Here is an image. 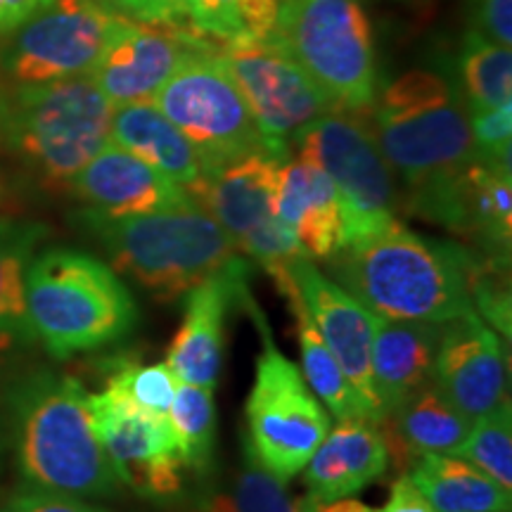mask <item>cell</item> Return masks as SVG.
<instances>
[{
	"mask_svg": "<svg viewBox=\"0 0 512 512\" xmlns=\"http://www.w3.org/2000/svg\"><path fill=\"white\" fill-rule=\"evenodd\" d=\"M216 55L245 98L266 145L275 152L290 155L306 126L337 112L275 36L256 43H228Z\"/></svg>",
	"mask_w": 512,
	"mask_h": 512,
	"instance_id": "4fadbf2b",
	"label": "cell"
},
{
	"mask_svg": "<svg viewBox=\"0 0 512 512\" xmlns=\"http://www.w3.org/2000/svg\"><path fill=\"white\" fill-rule=\"evenodd\" d=\"M48 0H0V41L22 27Z\"/></svg>",
	"mask_w": 512,
	"mask_h": 512,
	"instance_id": "ab89813d",
	"label": "cell"
},
{
	"mask_svg": "<svg viewBox=\"0 0 512 512\" xmlns=\"http://www.w3.org/2000/svg\"><path fill=\"white\" fill-rule=\"evenodd\" d=\"M10 202H12V185H10L8 174H5V169L0 166V211L8 209Z\"/></svg>",
	"mask_w": 512,
	"mask_h": 512,
	"instance_id": "b9f144b4",
	"label": "cell"
},
{
	"mask_svg": "<svg viewBox=\"0 0 512 512\" xmlns=\"http://www.w3.org/2000/svg\"><path fill=\"white\" fill-rule=\"evenodd\" d=\"M460 235L489 259L510 261L512 245V174L484 162L470 164L463 183Z\"/></svg>",
	"mask_w": 512,
	"mask_h": 512,
	"instance_id": "4316f807",
	"label": "cell"
},
{
	"mask_svg": "<svg viewBox=\"0 0 512 512\" xmlns=\"http://www.w3.org/2000/svg\"><path fill=\"white\" fill-rule=\"evenodd\" d=\"M441 325L377 316L370 363L384 415L399 411L403 403L432 384Z\"/></svg>",
	"mask_w": 512,
	"mask_h": 512,
	"instance_id": "44dd1931",
	"label": "cell"
},
{
	"mask_svg": "<svg viewBox=\"0 0 512 512\" xmlns=\"http://www.w3.org/2000/svg\"><path fill=\"white\" fill-rule=\"evenodd\" d=\"M387 470V446L373 422H337L304 467V496L297 512H318L325 503L361 494Z\"/></svg>",
	"mask_w": 512,
	"mask_h": 512,
	"instance_id": "ffe728a7",
	"label": "cell"
},
{
	"mask_svg": "<svg viewBox=\"0 0 512 512\" xmlns=\"http://www.w3.org/2000/svg\"><path fill=\"white\" fill-rule=\"evenodd\" d=\"M275 38L337 112L366 117L382 79L361 0H283Z\"/></svg>",
	"mask_w": 512,
	"mask_h": 512,
	"instance_id": "52a82bcc",
	"label": "cell"
},
{
	"mask_svg": "<svg viewBox=\"0 0 512 512\" xmlns=\"http://www.w3.org/2000/svg\"><path fill=\"white\" fill-rule=\"evenodd\" d=\"M456 79L467 112L512 102V53L477 31H465L458 48Z\"/></svg>",
	"mask_w": 512,
	"mask_h": 512,
	"instance_id": "1f68e13d",
	"label": "cell"
},
{
	"mask_svg": "<svg viewBox=\"0 0 512 512\" xmlns=\"http://www.w3.org/2000/svg\"><path fill=\"white\" fill-rule=\"evenodd\" d=\"M486 259L477 249L425 238L394 221L373 238L337 249L323 264L375 316L448 323L475 313L470 287Z\"/></svg>",
	"mask_w": 512,
	"mask_h": 512,
	"instance_id": "3957f363",
	"label": "cell"
},
{
	"mask_svg": "<svg viewBox=\"0 0 512 512\" xmlns=\"http://www.w3.org/2000/svg\"><path fill=\"white\" fill-rule=\"evenodd\" d=\"M275 216L292 230L313 261H328L342 247V216L335 185L311 159L290 157L280 169Z\"/></svg>",
	"mask_w": 512,
	"mask_h": 512,
	"instance_id": "7402d4cb",
	"label": "cell"
},
{
	"mask_svg": "<svg viewBox=\"0 0 512 512\" xmlns=\"http://www.w3.org/2000/svg\"><path fill=\"white\" fill-rule=\"evenodd\" d=\"M105 387L126 394L133 403L155 415H169L178 377L166 363H143L133 356H117L105 363Z\"/></svg>",
	"mask_w": 512,
	"mask_h": 512,
	"instance_id": "836d02e7",
	"label": "cell"
},
{
	"mask_svg": "<svg viewBox=\"0 0 512 512\" xmlns=\"http://www.w3.org/2000/svg\"><path fill=\"white\" fill-rule=\"evenodd\" d=\"M285 486L242 448L240 467L230 479L214 475L195 484L181 508L185 512H297V503Z\"/></svg>",
	"mask_w": 512,
	"mask_h": 512,
	"instance_id": "f1b7e54d",
	"label": "cell"
},
{
	"mask_svg": "<svg viewBox=\"0 0 512 512\" xmlns=\"http://www.w3.org/2000/svg\"><path fill=\"white\" fill-rule=\"evenodd\" d=\"M249 264L235 256L226 268L190 287L183 294V318L178 325L166 366L181 382L211 389L219 384L226 351V316L249 297Z\"/></svg>",
	"mask_w": 512,
	"mask_h": 512,
	"instance_id": "2e32d148",
	"label": "cell"
},
{
	"mask_svg": "<svg viewBox=\"0 0 512 512\" xmlns=\"http://www.w3.org/2000/svg\"><path fill=\"white\" fill-rule=\"evenodd\" d=\"M114 19L100 0H48L0 41V81L34 86L91 74Z\"/></svg>",
	"mask_w": 512,
	"mask_h": 512,
	"instance_id": "7c38bea8",
	"label": "cell"
},
{
	"mask_svg": "<svg viewBox=\"0 0 512 512\" xmlns=\"http://www.w3.org/2000/svg\"><path fill=\"white\" fill-rule=\"evenodd\" d=\"M3 413L24 486L86 501L121 494L124 486L95 437L88 392L76 377L46 368L10 377Z\"/></svg>",
	"mask_w": 512,
	"mask_h": 512,
	"instance_id": "7a4b0ae2",
	"label": "cell"
},
{
	"mask_svg": "<svg viewBox=\"0 0 512 512\" xmlns=\"http://www.w3.org/2000/svg\"><path fill=\"white\" fill-rule=\"evenodd\" d=\"M273 283L287 299V304H290V309L294 313V320H297V339L299 349H302V366H299V370H302L311 392L318 396V401L323 403L325 411H328L337 422L366 420L354 387H351L347 375L342 373V368H339L332 351L325 347L323 337L318 335L309 311H306V306L302 304V297H299L297 285H294L292 280L290 266H287L285 271H280L278 275H273Z\"/></svg>",
	"mask_w": 512,
	"mask_h": 512,
	"instance_id": "83f0119b",
	"label": "cell"
},
{
	"mask_svg": "<svg viewBox=\"0 0 512 512\" xmlns=\"http://www.w3.org/2000/svg\"><path fill=\"white\" fill-rule=\"evenodd\" d=\"M76 223L98 242L114 271L164 304L240 256L233 238L197 202L119 219L79 209Z\"/></svg>",
	"mask_w": 512,
	"mask_h": 512,
	"instance_id": "5b68a950",
	"label": "cell"
},
{
	"mask_svg": "<svg viewBox=\"0 0 512 512\" xmlns=\"http://www.w3.org/2000/svg\"><path fill=\"white\" fill-rule=\"evenodd\" d=\"M290 157L271 147L249 152L214 174L204 176L192 200L221 223L240 249L247 238L278 219L275 192H278L280 169Z\"/></svg>",
	"mask_w": 512,
	"mask_h": 512,
	"instance_id": "d6986e66",
	"label": "cell"
},
{
	"mask_svg": "<svg viewBox=\"0 0 512 512\" xmlns=\"http://www.w3.org/2000/svg\"><path fill=\"white\" fill-rule=\"evenodd\" d=\"M112 114L91 74L5 86L0 143L34 188L69 195L74 176L110 143Z\"/></svg>",
	"mask_w": 512,
	"mask_h": 512,
	"instance_id": "277c9868",
	"label": "cell"
},
{
	"mask_svg": "<svg viewBox=\"0 0 512 512\" xmlns=\"http://www.w3.org/2000/svg\"><path fill=\"white\" fill-rule=\"evenodd\" d=\"M100 3L117 17L131 19V22L183 29L185 0H100Z\"/></svg>",
	"mask_w": 512,
	"mask_h": 512,
	"instance_id": "8d00e7d4",
	"label": "cell"
},
{
	"mask_svg": "<svg viewBox=\"0 0 512 512\" xmlns=\"http://www.w3.org/2000/svg\"><path fill=\"white\" fill-rule=\"evenodd\" d=\"M408 477L434 512H510L512 496L489 475L446 453H425L408 467Z\"/></svg>",
	"mask_w": 512,
	"mask_h": 512,
	"instance_id": "484cf974",
	"label": "cell"
},
{
	"mask_svg": "<svg viewBox=\"0 0 512 512\" xmlns=\"http://www.w3.org/2000/svg\"><path fill=\"white\" fill-rule=\"evenodd\" d=\"M216 53L209 50L185 60L152 100L195 147L204 176L268 147Z\"/></svg>",
	"mask_w": 512,
	"mask_h": 512,
	"instance_id": "30bf717a",
	"label": "cell"
},
{
	"mask_svg": "<svg viewBox=\"0 0 512 512\" xmlns=\"http://www.w3.org/2000/svg\"><path fill=\"white\" fill-rule=\"evenodd\" d=\"M24 287L36 342L57 361L112 347L138 328V302L121 275L81 249L36 252Z\"/></svg>",
	"mask_w": 512,
	"mask_h": 512,
	"instance_id": "8992f818",
	"label": "cell"
},
{
	"mask_svg": "<svg viewBox=\"0 0 512 512\" xmlns=\"http://www.w3.org/2000/svg\"><path fill=\"white\" fill-rule=\"evenodd\" d=\"M69 195L81 202V209L110 219L152 214L195 202L188 190L112 140L74 176Z\"/></svg>",
	"mask_w": 512,
	"mask_h": 512,
	"instance_id": "ac0fdd59",
	"label": "cell"
},
{
	"mask_svg": "<svg viewBox=\"0 0 512 512\" xmlns=\"http://www.w3.org/2000/svg\"><path fill=\"white\" fill-rule=\"evenodd\" d=\"M434 387L470 420L508 401L503 339L477 313L441 325L434 358Z\"/></svg>",
	"mask_w": 512,
	"mask_h": 512,
	"instance_id": "e0dca14e",
	"label": "cell"
},
{
	"mask_svg": "<svg viewBox=\"0 0 512 512\" xmlns=\"http://www.w3.org/2000/svg\"><path fill=\"white\" fill-rule=\"evenodd\" d=\"M377 512H434V508L422 496V491L413 484V479L401 472L399 477L394 479L392 491H389L387 503L382 505Z\"/></svg>",
	"mask_w": 512,
	"mask_h": 512,
	"instance_id": "f35d334b",
	"label": "cell"
},
{
	"mask_svg": "<svg viewBox=\"0 0 512 512\" xmlns=\"http://www.w3.org/2000/svg\"><path fill=\"white\" fill-rule=\"evenodd\" d=\"M242 306L259 320L264 339V349L256 358L252 392L245 403L242 448L252 453L266 472L287 484L304 470L330 432V413L311 392L299 366L275 347L259 306L249 297Z\"/></svg>",
	"mask_w": 512,
	"mask_h": 512,
	"instance_id": "ba28073f",
	"label": "cell"
},
{
	"mask_svg": "<svg viewBox=\"0 0 512 512\" xmlns=\"http://www.w3.org/2000/svg\"><path fill=\"white\" fill-rule=\"evenodd\" d=\"M110 140L171 178L190 195H195L204 181L200 155L155 102L114 107Z\"/></svg>",
	"mask_w": 512,
	"mask_h": 512,
	"instance_id": "cb8c5ba5",
	"label": "cell"
},
{
	"mask_svg": "<svg viewBox=\"0 0 512 512\" xmlns=\"http://www.w3.org/2000/svg\"><path fill=\"white\" fill-rule=\"evenodd\" d=\"M370 131L403 183V209L460 235L463 181L475 162L456 69L420 67L380 86Z\"/></svg>",
	"mask_w": 512,
	"mask_h": 512,
	"instance_id": "6da1fadb",
	"label": "cell"
},
{
	"mask_svg": "<svg viewBox=\"0 0 512 512\" xmlns=\"http://www.w3.org/2000/svg\"><path fill=\"white\" fill-rule=\"evenodd\" d=\"M283 0H185L183 29L214 46L256 43L275 36Z\"/></svg>",
	"mask_w": 512,
	"mask_h": 512,
	"instance_id": "f546056e",
	"label": "cell"
},
{
	"mask_svg": "<svg viewBox=\"0 0 512 512\" xmlns=\"http://www.w3.org/2000/svg\"><path fill=\"white\" fill-rule=\"evenodd\" d=\"M318 512H377V510L370 508V505H366L363 501H358L354 496H347V498H337V501L332 503H325Z\"/></svg>",
	"mask_w": 512,
	"mask_h": 512,
	"instance_id": "60d3db41",
	"label": "cell"
},
{
	"mask_svg": "<svg viewBox=\"0 0 512 512\" xmlns=\"http://www.w3.org/2000/svg\"><path fill=\"white\" fill-rule=\"evenodd\" d=\"M209 50L219 46L192 31L150 27L117 17L91 79L114 107L152 102L185 60Z\"/></svg>",
	"mask_w": 512,
	"mask_h": 512,
	"instance_id": "5bb4252c",
	"label": "cell"
},
{
	"mask_svg": "<svg viewBox=\"0 0 512 512\" xmlns=\"http://www.w3.org/2000/svg\"><path fill=\"white\" fill-rule=\"evenodd\" d=\"M88 411L121 486L159 508H181L195 482L190 484L169 418L145 411L112 387L88 394Z\"/></svg>",
	"mask_w": 512,
	"mask_h": 512,
	"instance_id": "8fae6325",
	"label": "cell"
},
{
	"mask_svg": "<svg viewBox=\"0 0 512 512\" xmlns=\"http://www.w3.org/2000/svg\"><path fill=\"white\" fill-rule=\"evenodd\" d=\"M472 31L503 48H512V0H472Z\"/></svg>",
	"mask_w": 512,
	"mask_h": 512,
	"instance_id": "74e56055",
	"label": "cell"
},
{
	"mask_svg": "<svg viewBox=\"0 0 512 512\" xmlns=\"http://www.w3.org/2000/svg\"><path fill=\"white\" fill-rule=\"evenodd\" d=\"M171 430L176 434V446L185 470L192 482H207L216 475V406L211 389L197 384H176L169 415Z\"/></svg>",
	"mask_w": 512,
	"mask_h": 512,
	"instance_id": "4dcf8cb0",
	"label": "cell"
},
{
	"mask_svg": "<svg viewBox=\"0 0 512 512\" xmlns=\"http://www.w3.org/2000/svg\"><path fill=\"white\" fill-rule=\"evenodd\" d=\"M3 100H5V83L0 81V117H3Z\"/></svg>",
	"mask_w": 512,
	"mask_h": 512,
	"instance_id": "7bdbcfd3",
	"label": "cell"
},
{
	"mask_svg": "<svg viewBox=\"0 0 512 512\" xmlns=\"http://www.w3.org/2000/svg\"><path fill=\"white\" fill-rule=\"evenodd\" d=\"M472 422L475 420L460 413L434 384H427L399 411L384 415L375 427L387 446L389 465L408 472V467L425 453L456 456L472 430Z\"/></svg>",
	"mask_w": 512,
	"mask_h": 512,
	"instance_id": "603a6c76",
	"label": "cell"
},
{
	"mask_svg": "<svg viewBox=\"0 0 512 512\" xmlns=\"http://www.w3.org/2000/svg\"><path fill=\"white\" fill-rule=\"evenodd\" d=\"M50 235L46 223L0 214V356L36 344L27 313V268Z\"/></svg>",
	"mask_w": 512,
	"mask_h": 512,
	"instance_id": "d4e9b609",
	"label": "cell"
},
{
	"mask_svg": "<svg viewBox=\"0 0 512 512\" xmlns=\"http://www.w3.org/2000/svg\"><path fill=\"white\" fill-rule=\"evenodd\" d=\"M292 147H297L299 157L318 164L335 185L342 247L373 238L399 221L401 192L396 176L363 114H325L306 126Z\"/></svg>",
	"mask_w": 512,
	"mask_h": 512,
	"instance_id": "9c48e42d",
	"label": "cell"
},
{
	"mask_svg": "<svg viewBox=\"0 0 512 512\" xmlns=\"http://www.w3.org/2000/svg\"><path fill=\"white\" fill-rule=\"evenodd\" d=\"M290 273L318 335L323 337L325 347L332 351L342 373L354 387L363 415L377 425L384 418L380 399L375 394L373 363H370L377 316L356 302L328 273L320 271L311 256L304 254L294 259Z\"/></svg>",
	"mask_w": 512,
	"mask_h": 512,
	"instance_id": "9a60e30c",
	"label": "cell"
},
{
	"mask_svg": "<svg viewBox=\"0 0 512 512\" xmlns=\"http://www.w3.org/2000/svg\"><path fill=\"white\" fill-rule=\"evenodd\" d=\"M0 512H107L86 498L53 494V491L19 486L10 496L0 501Z\"/></svg>",
	"mask_w": 512,
	"mask_h": 512,
	"instance_id": "d590c367",
	"label": "cell"
},
{
	"mask_svg": "<svg viewBox=\"0 0 512 512\" xmlns=\"http://www.w3.org/2000/svg\"><path fill=\"white\" fill-rule=\"evenodd\" d=\"M472 128V143L479 162L510 171L512 152V102L491 107V110L467 112Z\"/></svg>",
	"mask_w": 512,
	"mask_h": 512,
	"instance_id": "e575fe53",
	"label": "cell"
},
{
	"mask_svg": "<svg viewBox=\"0 0 512 512\" xmlns=\"http://www.w3.org/2000/svg\"><path fill=\"white\" fill-rule=\"evenodd\" d=\"M456 456L512 491V408L508 401L472 422V430Z\"/></svg>",
	"mask_w": 512,
	"mask_h": 512,
	"instance_id": "d6a6232c",
	"label": "cell"
}]
</instances>
